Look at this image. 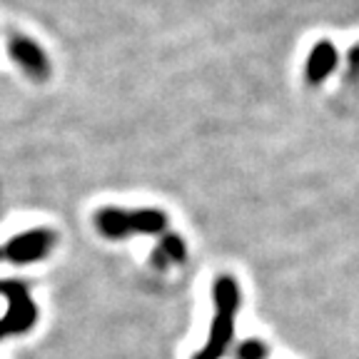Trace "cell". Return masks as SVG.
Masks as SVG:
<instances>
[{
    "instance_id": "obj_1",
    "label": "cell",
    "mask_w": 359,
    "mask_h": 359,
    "mask_svg": "<svg viewBox=\"0 0 359 359\" xmlns=\"http://www.w3.org/2000/svg\"><path fill=\"white\" fill-rule=\"evenodd\" d=\"M212 299H215V317H212V327H210L208 344L195 354V359H219L227 352L232 337H235V314L242 304V294L237 282L230 275L217 277L212 287Z\"/></svg>"
},
{
    "instance_id": "obj_2",
    "label": "cell",
    "mask_w": 359,
    "mask_h": 359,
    "mask_svg": "<svg viewBox=\"0 0 359 359\" xmlns=\"http://www.w3.org/2000/svg\"><path fill=\"white\" fill-rule=\"evenodd\" d=\"M95 227L110 240H123L130 235H160L168 227V217H165V212L152 208H105L95 215Z\"/></svg>"
},
{
    "instance_id": "obj_3",
    "label": "cell",
    "mask_w": 359,
    "mask_h": 359,
    "mask_svg": "<svg viewBox=\"0 0 359 359\" xmlns=\"http://www.w3.org/2000/svg\"><path fill=\"white\" fill-rule=\"evenodd\" d=\"M0 294L8 299V312L3 317V327L8 334H25L38 322V307L30 299L28 285L20 280H0Z\"/></svg>"
},
{
    "instance_id": "obj_4",
    "label": "cell",
    "mask_w": 359,
    "mask_h": 359,
    "mask_svg": "<svg viewBox=\"0 0 359 359\" xmlns=\"http://www.w3.org/2000/svg\"><path fill=\"white\" fill-rule=\"evenodd\" d=\"M55 245V235L50 230H30L15 235L6 247H3V257L11 259L13 264H30L43 259Z\"/></svg>"
},
{
    "instance_id": "obj_5",
    "label": "cell",
    "mask_w": 359,
    "mask_h": 359,
    "mask_svg": "<svg viewBox=\"0 0 359 359\" xmlns=\"http://www.w3.org/2000/svg\"><path fill=\"white\" fill-rule=\"evenodd\" d=\"M8 50H11L13 60L33 80H38V83L48 80V75H50V60H48V55H45V50L38 43H33L25 35H13L11 43H8Z\"/></svg>"
},
{
    "instance_id": "obj_6",
    "label": "cell",
    "mask_w": 359,
    "mask_h": 359,
    "mask_svg": "<svg viewBox=\"0 0 359 359\" xmlns=\"http://www.w3.org/2000/svg\"><path fill=\"white\" fill-rule=\"evenodd\" d=\"M337 48L330 43V40H320V43L314 45L312 50H309L307 57V65H304V78H307L309 85H322L332 73H334L337 67Z\"/></svg>"
},
{
    "instance_id": "obj_7",
    "label": "cell",
    "mask_w": 359,
    "mask_h": 359,
    "mask_svg": "<svg viewBox=\"0 0 359 359\" xmlns=\"http://www.w3.org/2000/svg\"><path fill=\"white\" fill-rule=\"evenodd\" d=\"M185 242H182V237L177 235H163V240H160V245H157L155 250V264H160V267H165L168 262H182L185 259Z\"/></svg>"
},
{
    "instance_id": "obj_8",
    "label": "cell",
    "mask_w": 359,
    "mask_h": 359,
    "mask_svg": "<svg viewBox=\"0 0 359 359\" xmlns=\"http://www.w3.org/2000/svg\"><path fill=\"white\" fill-rule=\"evenodd\" d=\"M267 357V347L259 339H245L237 347V359H264Z\"/></svg>"
},
{
    "instance_id": "obj_9",
    "label": "cell",
    "mask_w": 359,
    "mask_h": 359,
    "mask_svg": "<svg viewBox=\"0 0 359 359\" xmlns=\"http://www.w3.org/2000/svg\"><path fill=\"white\" fill-rule=\"evenodd\" d=\"M347 60H349V78H354V75L359 73V43L349 48Z\"/></svg>"
},
{
    "instance_id": "obj_10",
    "label": "cell",
    "mask_w": 359,
    "mask_h": 359,
    "mask_svg": "<svg viewBox=\"0 0 359 359\" xmlns=\"http://www.w3.org/2000/svg\"><path fill=\"white\" fill-rule=\"evenodd\" d=\"M8 332H6V327H3V322H0V339H3V337H6Z\"/></svg>"
},
{
    "instance_id": "obj_11",
    "label": "cell",
    "mask_w": 359,
    "mask_h": 359,
    "mask_svg": "<svg viewBox=\"0 0 359 359\" xmlns=\"http://www.w3.org/2000/svg\"><path fill=\"white\" fill-rule=\"evenodd\" d=\"M0 257H3V250H0Z\"/></svg>"
}]
</instances>
